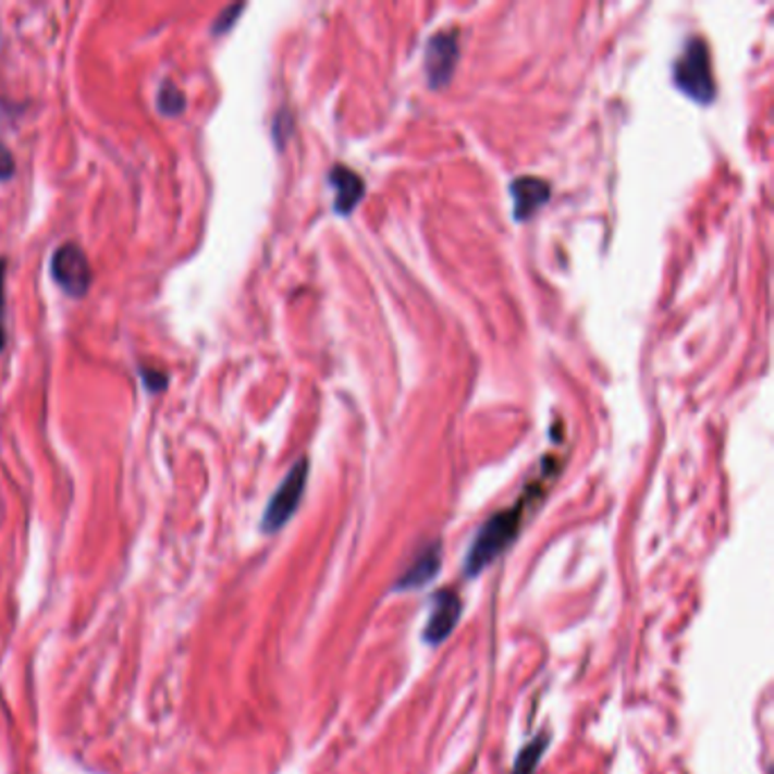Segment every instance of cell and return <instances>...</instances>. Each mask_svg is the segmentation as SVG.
<instances>
[{
  "instance_id": "obj_1",
  "label": "cell",
  "mask_w": 774,
  "mask_h": 774,
  "mask_svg": "<svg viewBox=\"0 0 774 774\" xmlns=\"http://www.w3.org/2000/svg\"><path fill=\"white\" fill-rule=\"evenodd\" d=\"M556 472H558L556 459L548 457L541 466V475L533 479L531 484H527L523 497L514 506H509V509L497 512L495 516H491L482 525V529L477 531V537H475V541L468 550V556H466V573L470 577H475L479 570L493 564L495 558L516 541L527 514L531 509H537L550 482L556 477Z\"/></svg>"
},
{
  "instance_id": "obj_2",
  "label": "cell",
  "mask_w": 774,
  "mask_h": 774,
  "mask_svg": "<svg viewBox=\"0 0 774 774\" xmlns=\"http://www.w3.org/2000/svg\"><path fill=\"white\" fill-rule=\"evenodd\" d=\"M675 85L690 100L709 105L715 100L717 87L711 66V50L702 37H690L673 66Z\"/></svg>"
},
{
  "instance_id": "obj_3",
  "label": "cell",
  "mask_w": 774,
  "mask_h": 774,
  "mask_svg": "<svg viewBox=\"0 0 774 774\" xmlns=\"http://www.w3.org/2000/svg\"><path fill=\"white\" fill-rule=\"evenodd\" d=\"M307 477H309V462L300 459L282 479V484L273 493L269 506H266V512H263V518H261V529L266 533L280 531L293 518V514L298 512L300 500L307 489Z\"/></svg>"
},
{
  "instance_id": "obj_4",
  "label": "cell",
  "mask_w": 774,
  "mask_h": 774,
  "mask_svg": "<svg viewBox=\"0 0 774 774\" xmlns=\"http://www.w3.org/2000/svg\"><path fill=\"white\" fill-rule=\"evenodd\" d=\"M50 271L56 282L73 298H83L94 280L87 255L75 244H64L56 250L50 261Z\"/></svg>"
},
{
  "instance_id": "obj_5",
  "label": "cell",
  "mask_w": 774,
  "mask_h": 774,
  "mask_svg": "<svg viewBox=\"0 0 774 774\" xmlns=\"http://www.w3.org/2000/svg\"><path fill=\"white\" fill-rule=\"evenodd\" d=\"M459 62V35L457 30H443L430 37L425 46V73L427 83L434 89L445 87Z\"/></svg>"
},
{
  "instance_id": "obj_6",
  "label": "cell",
  "mask_w": 774,
  "mask_h": 774,
  "mask_svg": "<svg viewBox=\"0 0 774 774\" xmlns=\"http://www.w3.org/2000/svg\"><path fill=\"white\" fill-rule=\"evenodd\" d=\"M462 618V598L455 591H441L434 598V611L430 621L425 623L422 638L430 646H439L452 634Z\"/></svg>"
},
{
  "instance_id": "obj_7",
  "label": "cell",
  "mask_w": 774,
  "mask_h": 774,
  "mask_svg": "<svg viewBox=\"0 0 774 774\" xmlns=\"http://www.w3.org/2000/svg\"><path fill=\"white\" fill-rule=\"evenodd\" d=\"M552 194V186L543 177L523 175L512 182V200H514V219L527 221L537 213Z\"/></svg>"
},
{
  "instance_id": "obj_8",
  "label": "cell",
  "mask_w": 774,
  "mask_h": 774,
  "mask_svg": "<svg viewBox=\"0 0 774 774\" xmlns=\"http://www.w3.org/2000/svg\"><path fill=\"white\" fill-rule=\"evenodd\" d=\"M328 180L334 189V209L341 213V217H348L366 194L364 177L345 164H334Z\"/></svg>"
},
{
  "instance_id": "obj_9",
  "label": "cell",
  "mask_w": 774,
  "mask_h": 774,
  "mask_svg": "<svg viewBox=\"0 0 774 774\" xmlns=\"http://www.w3.org/2000/svg\"><path fill=\"white\" fill-rule=\"evenodd\" d=\"M441 568V548L439 543L427 545L416 558L414 564L405 570V575L400 577L397 589L400 591H416L422 589L425 583H430Z\"/></svg>"
},
{
  "instance_id": "obj_10",
  "label": "cell",
  "mask_w": 774,
  "mask_h": 774,
  "mask_svg": "<svg viewBox=\"0 0 774 774\" xmlns=\"http://www.w3.org/2000/svg\"><path fill=\"white\" fill-rule=\"evenodd\" d=\"M545 747H548V738L545 736H539V738H533L531 742H527L518 759H516V765L512 770V774H533V770H537L543 752H545Z\"/></svg>"
},
{
  "instance_id": "obj_11",
  "label": "cell",
  "mask_w": 774,
  "mask_h": 774,
  "mask_svg": "<svg viewBox=\"0 0 774 774\" xmlns=\"http://www.w3.org/2000/svg\"><path fill=\"white\" fill-rule=\"evenodd\" d=\"M184 105H186V100H184L182 91H180L173 83H164L162 89H159V94H157V107H159V110H162L164 114L177 116V114L184 112Z\"/></svg>"
},
{
  "instance_id": "obj_12",
  "label": "cell",
  "mask_w": 774,
  "mask_h": 774,
  "mask_svg": "<svg viewBox=\"0 0 774 774\" xmlns=\"http://www.w3.org/2000/svg\"><path fill=\"white\" fill-rule=\"evenodd\" d=\"M244 8H246L244 3H236V5H230L225 12H221V14H219V19H217V23H213V35H223V33H228V30L232 28V25H234L236 16L244 12Z\"/></svg>"
},
{
  "instance_id": "obj_13",
  "label": "cell",
  "mask_w": 774,
  "mask_h": 774,
  "mask_svg": "<svg viewBox=\"0 0 774 774\" xmlns=\"http://www.w3.org/2000/svg\"><path fill=\"white\" fill-rule=\"evenodd\" d=\"M142 378H144V384L146 389L150 391H162L167 389V372H157L152 368H142Z\"/></svg>"
},
{
  "instance_id": "obj_14",
  "label": "cell",
  "mask_w": 774,
  "mask_h": 774,
  "mask_svg": "<svg viewBox=\"0 0 774 774\" xmlns=\"http://www.w3.org/2000/svg\"><path fill=\"white\" fill-rule=\"evenodd\" d=\"M14 175V157L5 144H0V180Z\"/></svg>"
},
{
  "instance_id": "obj_15",
  "label": "cell",
  "mask_w": 774,
  "mask_h": 774,
  "mask_svg": "<svg viewBox=\"0 0 774 774\" xmlns=\"http://www.w3.org/2000/svg\"><path fill=\"white\" fill-rule=\"evenodd\" d=\"M5 271H8V259H0V314H3L5 305Z\"/></svg>"
},
{
  "instance_id": "obj_16",
  "label": "cell",
  "mask_w": 774,
  "mask_h": 774,
  "mask_svg": "<svg viewBox=\"0 0 774 774\" xmlns=\"http://www.w3.org/2000/svg\"><path fill=\"white\" fill-rule=\"evenodd\" d=\"M3 348H5V332L0 330V351H3Z\"/></svg>"
}]
</instances>
